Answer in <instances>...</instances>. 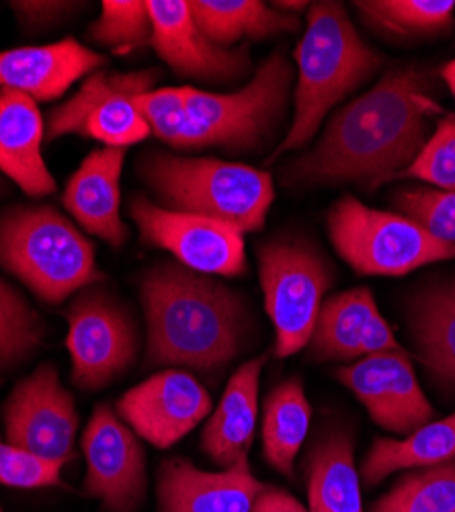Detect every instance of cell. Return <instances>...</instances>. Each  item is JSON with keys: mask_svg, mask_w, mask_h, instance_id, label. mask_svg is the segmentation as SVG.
Here are the masks:
<instances>
[{"mask_svg": "<svg viewBox=\"0 0 455 512\" xmlns=\"http://www.w3.org/2000/svg\"><path fill=\"white\" fill-rule=\"evenodd\" d=\"M267 490L248 465V457L222 472H203L185 457L164 459L158 467L160 512H253Z\"/></svg>", "mask_w": 455, "mask_h": 512, "instance_id": "obj_17", "label": "cell"}, {"mask_svg": "<svg viewBox=\"0 0 455 512\" xmlns=\"http://www.w3.org/2000/svg\"><path fill=\"white\" fill-rule=\"evenodd\" d=\"M62 465L60 461L41 459L0 441V486L21 490L60 486Z\"/></svg>", "mask_w": 455, "mask_h": 512, "instance_id": "obj_35", "label": "cell"}, {"mask_svg": "<svg viewBox=\"0 0 455 512\" xmlns=\"http://www.w3.org/2000/svg\"><path fill=\"white\" fill-rule=\"evenodd\" d=\"M85 488L109 512H136L146 494V457L136 433L101 404L82 433Z\"/></svg>", "mask_w": 455, "mask_h": 512, "instance_id": "obj_13", "label": "cell"}, {"mask_svg": "<svg viewBox=\"0 0 455 512\" xmlns=\"http://www.w3.org/2000/svg\"><path fill=\"white\" fill-rule=\"evenodd\" d=\"M66 345L72 381L82 390H101L126 373L138 353L132 316L101 289L82 291L68 308Z\"/></svg>", "mask_w": 455, "mask_h": 512, "instance_id": "obj_10", "label": "cell"}, {"mask_svg": "<svg viewBox=\"0 0 455 512\" xmlns=\"http://www.w3.org/2000/svg\"><path fill=\"white\" fill-rule=\"evenodd\" d=\"M212 398L187 371L164 369L123 394L117 414L130 429L158 449L187 437L210 414Z\"/></svg>", "mask_w": 455, "mask_h": 512, "instance_id": "obj_15", "label": "cell"}, {"mask_svg": "<svg viewBox=\"0 0 455 512\" xmlns=\"http://www.w3.org/2000/svg\"><path fill=\"white\" fill-rule=\"evenodd\" d=\"M441 74H443V78H445V82H447V87H449V91H451V95H453V99H455V58L445 64V68L441 70Z\"/></svg>", "mask_w": 455, "mask_h": 512, "instance_id": "obj_38", "label": "cell"}, {"mask_svg": "<svg viewBox=\"0 0 455 512\" xmlns=\"http://www.w3.org/2000/svg\"><path fill=\"white\" fill-rule=\"evenodd\" d=\"M144 242L171 252L181 267L208 277H238L246 269L242 234L222 222L173 211L136 197L130 205Z\"/></svg>", "mask_w": 455, "mask_h": 512, "instance_id": "obj_11", "label": "cell"}, {"mask_svg": "<svg viewBox=\"0 0 455 512\" xmlns=\"http://www.w3.org/2000/svg\"><path fill=\"white\" fill-rule=\"evenodd\" d=\"M148 324V365L212 373L242 349L246 312L224 283L162 263L140 285Z\"/></svg>", "mask_w": 455, "mask_h": 512, "instance_id": "obj_2", "label": "cell"}, {"mask_svg": "<svg viewBox=\"0 0 455 512\" xmlns=\"http://www.w3.org/2000/svg\"><path fill=\"white\" fill-rule=\"evenodd\" d=\"M318 359L349 361L402 349L369 289L337 293L322 304L310 340Z\"/></svg>", "mask_w": 455, "mask_h": 512, "instance_id": "obj_18", "label": "cell"}, {"mask_svg": "<svg viewBox=\"0 0 455 512\" xmlns=\"http://www.w3.org/2000/svg\"><path fill=\"white\" fill-rule=\"evenodd\" d=\"M89 35L95 44L105 46L119 56L152 46V17L148 3L105 0L101 5V17L91 27Z\"/></svg>", "mask_w": 455, "mask_h": 512, "instance_id": "obj_31", "label": "cell"}, {"mask_svg": "<svg viewBox=\"0 0 455 512\" xmlns=\"http://www.w3.org/2000/svg\"><path fill=\"white\" fill-rule=\"evenodd\" d=\"M253 512H306V508L283 490L267 488L255 502Z\"/></svg>", "mask_w": 455, "mask_h": 512, "instance_id": "obj_37", "label": "cell"}, {"mask_svg": "<svg viewBox=\"0 0 455 512\" xmlns=\"http://www.w3.org/2000/svg\"><path fill=\"white\" fill-rule=\"evenodd\" d=\"M44 336V320L13 285L0 279V375L27 361Z\"/></svg>", "mask_w": 455, "mask_h": 512, "instance_id": "obj_30", "label": "cell"}, {"mask_svg": "<svg viewBox=\"0 0 455 512\" xmlns=\"http://www.w3.org/2000/svg\"><path fill=\"white\" fill-rule=\"evenodd\" d=\"M310 416L300 379L283 381L265 402L263 449L269 465L283 476H292L294 461L308 437Z\"/></svg>", "mask_w": 455, "mask_h": 512, "instance_id": "obj_26", "label": "cell"}, {"mask_svg": "<svg viewBox=\"0 0 455 512\" xmlns=\"http://www.w3.org/2000/svg\"><path fill=\"white\" fill-rule=\"evenodd\" d=\"M367 23L402 35H433L453 23V0H363L355 5Z\"/></svg>", "mask_w": 455, "mask_h": 512, "instance_id": "obj_29", "label": "cell"}, {"mask_svg": "<svg viewBox=\"0 0 455 512\" xmlns=\"http://www.w3.org/2000/svg\"><path fill=\"white\" fill-rule=\"evenodd\" d=\"M259 277L275 330V353L292 357L312 340L330 271L314 250L273 242L259 248Z\"/></svg>", "mask_w": 455, "mask_h": 512, "instance_id": "obj_8", "label": "cell"}, {"mask_svg": "<svg viewBox=\"0 0 455 512\" xmlns=\"http://www.w3.org/2000/svg\"><path fill=\"white\" fill-rule=\"evenodd\" d=\"M396 179H419L439 191L455 193V117L437 121L419 156Z\"/></svg>", "mask_w": 455, "mask_h": 512, "instance_id": "obj_33", "label": "cell"}, {"mask_svg": "<svg viewBox=\"0 0 455 512\" xmlns=\"http://www.w3.org/2000/svg\"><path fill=\"white\" fill-rule=\"evenodd\" d=\"M423 70H390L374 89L335 113L316 146L287 168L292 185L365 183L396 179L431 138L441 113Z\"/></svg>", "mask_w": 455, "mask_h": 512, "instance_id": "obj_1", "label": "cell"}, {"mask_svg": "<svg viewBox=\"0 0 455 512\" xmlns=\"http://www.w3.org/2000/svg\"><path fill=\"white\" fill-rule=\"evenodd\" d=\"M103 64V56L72 37L50 46L5 50L0 52V89L21 93L35 103H48Z\"/></svg>", "mask_w": 455, "mask_h": 512, "instance_id": "obj_19", "label": "cell"}, {"mask_svg": "<svg viewBox=\"0 0 455 512\" xmlns=\"http://www.w3.org/2000/svg\"><path fill=\"white\" fill-rule=\"evenodd\" d=\"M292 68L283 54H273L244 89L236 93H205L185 87V113L179 150L228 148L248 152L271 138L283 121Z\"/></svg>", "mask_w": 455, "mask_h": 512, "instance_id": "obj_6", "label": "cell"}, {"mask_svg": "<svg viewBox=\"0 0 455 512\" xmlns=\"http://www.w3.org/2000/svg\"><path fill=\"white\" fill-rule=\"evenodd\" d=\"M412 332L425 367L455 386V281L433 289L415 306Z\"/></svg>", "mask_w": 455, "mask_h": 512, "instance_id": "obj_27", "label": "cell"}, {"mask_svg": "<svg viewBox=\"0 0 455 512\" xmlns=\"http://www.w3.org/2000/svg\"><path fill=\"white\" fill-rule=\"evenodd\" d=\"M189 11L197 27L226 50L240 39H265L300 29L298 17L259 0H191Z\"/></svg>", "mask_w": 455, "mask_h": 512, "instance_id": "obj_25", "label": "cell"}, {"mask_svg": "<svg viewBox=\"0 0 455 512\" xmlns=\"http://www.w3.org/2000/svg\"><path fill=\"white\" fill-rule=\"evenodd\" d=\"M400 216L415 222L439 242L455 246V193L415 187L394 197Z\"/></svg>", "mask_w": 455, "mask_h": 512, "instance_id": "obj_32", "label": "cell"}, {"mask_svg": "<svg viewBox=\"0 0 455 512\" xmlns=\"http://www.w3.org/2000/svg\"><path fill=\"white\" fill-rule=\"evenodd\" d=\"M152 48L179 76L203 82H230L251 72L246 48L226 50L205 35L187 0H148Z\"/></svg>", "mask_w": 455, "mask_h": 512, "instance_id": "obj_16", "label": "cell"}, {"mask_svg": "<svg viewBox=\"0 0 455 512\" xmlns=\"http://www.w3.org/2000/svg\"><path fill=\"white\" fill-rule=\"evenodd\" d=\"M337 375L367 408L371 420L394 435L415 433L435 416L404 349L369 355L339 369Z\"/></svg>", "mask_w": 455, "mask_h": 512, "instance_id": "obj_14", "label": "cell"}, {"mask_svg": "<svg viewBox=\"0 0 455 512\" xmlns=\"http://www.w3.org/2000/svg\"><path fill=\"white\" fill-rule=\"evenodd\" d=\"M310 512H363L361 482L347 435L322 437L306 457Z\"/></svg>", "mask_w": 455, "mask_h": 512, "instance_id": "obj_24", "label": "cell"}, {"mask_svg": "<svg viewBox=\"0 0 455 512\" xmlns=\"http://www.w3.org/2000/svg\"><path fill=\"white\" fill-rule=\"evenodd\" d=\"M267 355L244 363L228 381L224 396L205 424L201 445L218 465L232 467L248 457L259 416V381Z\"/></svg>", "mask_w": 455, "mask_h": 512, "instance_id": "obj_22", "label": "cell"}, {"mask_svg": "<svg viewBox=\"0 0 455 512\" xmlns=\"http://www.w3.org/2000/svg\"><path fill=\"white\" fill-rule=\"evenodd\" d=\"M0 512H3V510H0Z\"/></svg>", "mask_w": 455, "mask_h": 512, "instance_id": "obj_40", "label": "cell"}, {"mask_svg": "<svg viewBox=\"0 0 455 512\" xmlns=\"http://www.w3.org/2000/svg\"><path fill=\"white\" fill-rule=\"evenodd\" d=\"M369 512H455V459L400 478Z\"/></svg>", "mask_w": 455, "mask_h": 512, "instance_id": "obj_28", "label": "cell"}, {"mask_svg": "<svg viewBox=\"0 0 455 512\" xmlns=\"http://www.w3.org/2000/svg\"><path fill=\"white\" fill-rule=\"evenodd\" d=\"M273 7L283 11V13H289V11H304L310 5L308 3H287V0H279V3H273Z\"/></svg>", "mask_w": 455, "mask_h": 512, "instance_id": "obj_39", "label": "cell"}, {"mask_svg": "<svg viewBox=\"0 0 455 512\" xmlns=\"http://www.w3.org/2000/svg\"><path fill=\"white\" fill-rule=\"evenodd\" d=\"M0 267L52 306L103 279L89 238L46 205L11 209L0 218Z\"/></svg>", "mask_w": 455, "mask_h": 512, "instance_id": "obj_5", "label": "cell"}, {"mask_svg": "<svg viewBox=\"0 0 455 512\" xmlns=\"http://www.w3.org/2000/svg\"><path fill=\"white\" fill-rule=\"evenodd\" d=\"M44 119L37 103L21 93H0V170L27 195L44 197L56 191V181L41 156Z\"/></svg>", "mask_w": 455, "mask_h": 512, "instance_id": "obj_21", "label": "cell"}, {"mask_svg": "<svg viewBox=\"0 0 455 512\" xmlns=\"http://www.w3.org/2000/svg\"><path fill=\"white\" fill-rule=\"evenodd\" d=\"M140 173L162 207L222 222L240 234L259 232L275 199L271 175L238 162L150 152L140 160Z\"/></svg>", "mask_w": 455, "mask_h": 512, "instance_id": "obj_4", "label": "cell"}, {"mask_svg": "<svg viewBox=\"0 0 455 512\" xmlns=\"http://www.w3.org/2000/svg\"><path fill=\"white\" fill-rule=\"evenodd\" d=\"M126 148L93 150L68 181L62 203L70 216L89 234L119 248L128 240L121 220V168Z\"/></svg>", "mask_w": 455, "mask_h": 512, "instance_id": "obj_20", "label": "cell"}, {"mask_svg": "<svg viewBox=\"0 0 455 512\" xmlns=\"http://www.w3.org/2000/svg\"><path fill=\"white\" fill-rule=\"evenodd\" d=\"M7 443L48 461L66 463L78 431L72 394L54 365H41L23 379L5 406Z\"/></svg>", "mask_w": 455, "mask_h": 512, "instance_id": "obj_12", "label": "cell"}, {"mask_svg": "<svg viewBox=\"0 0 455 512\" xmlns=\"http://www.w3.org/2000/svg\"><path fill=\"white\" fill-rule=\"evenodd\" d=\"M72 7L74 5L70 3H13V9L21 13L25 21L41 23V25L60 19Z\"/></svg>", "mask_w": 455, "mask_h": 512, "instance_id": "obj_36", "label": "cell"}, {"mask_svg": "<svg viewBox=\"0 0 455 512\" xmlns=\"http://www.w3.org/2000/svg\"><path fill=\"white\" fill-rule=\"evenodd\" d=\"M328 232L359 275L398 277L455 259L453 244L435 240L400 213L371 209L355 197H343L330 209Z\"/></svg>", "mask_w": 455, "mask_h": 512, "instance_id": "obj_7", "label": "cell"}, {"mask_svg": "<svg viewBox=\"0 0 455 512\" xmlns=\"http://www.w3.org/2000/svg\"><path fill=\"white\" fill-rule=\"evenodd\" d=\"M455 459V412L431 420L404 439H378L371 445L361 478L376 486L402 469H423Z\"/></svg>", "mask_w": 455, "mask_h": 512, "instance_id": "obj_23", "label": "cell"}, {"mask_svg": "<svg viewBox=\"0 0 455 512\" xmlns=\"http://www.w3.org/2000/svg\"><path fill=\"white\" fill-rule=\"evenodd\" d=\"M136 105L150 127V134L177 148L187 121L185 87L152 89L136 97Z\"/></svg>", "mask_w": 455, "mask_h": 512, "instance_id": "obj_34", "label": "cell"}, {"mask_svg": "<svg viewBox=\"0 0 455 512\" xmlns=\"http://www.w3.org/2000/svg\"><path fill=\"white\" fill-rule=\"evenodd\" d=\"M296 113L275 156L306 146L335 105L382 66L341 3H314L296 50ZM271 158V160H273Z\"/></svg>", "mask_w": 455, "mask_h": 512, "instance_id": "obj_3", "label": "cell"}, {"mask_svg": "<svg viewBox=\"0 0 455 512\" xmlns=\"http://www.w3.org/2000/svg\"><path fill=\"white\" fill-rule=\"evenodd\" d=\"M158 70L101 72L97 70L80 91L48 117V140L64 136L91 138L107 148H128L150 136L136 97L152 91Z\"/></svg>", "mask_w": 455, "mask_h": 512, "instance_id": "obj_9", "label": "cell"}]
</instances>
